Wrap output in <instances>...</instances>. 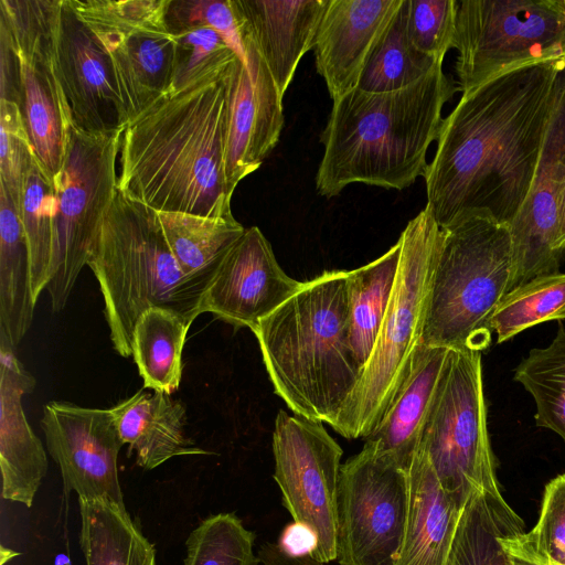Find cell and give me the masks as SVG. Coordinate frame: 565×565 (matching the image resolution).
I'll return each instance as SVG.
<instances>
[{"mask_svg": "<svg viewBox=\"0 0 565 565\" xmlns=\"http://www.w3.org/2000/svg\"><path fill=\"white\" fill-rule=\"evenodd\" d=\"M173 35L175 57L169 92L217 76L237 58L226 41L212 29H193Z\"/></svg>", "mask_w": 565, "mask_h": 565, "instance_id": "obj_38", "label": "cell"}, {"mask_svg": "<svg viewBox=\"0 0 565 565\" xmlns=\"http://www.w3.org/2000/svg\"><path fill=\"white\" fill-rule=\"evenodd\" d=\"M408 476V521L396 565H446L462 509L444 491L423 451Z\"/></svg>", "mask_w": 565, "mask_h": 565, "instance_id": "obj_25", "label": "cell"}, {"mask_svg": "<svg viewBox=\"0 0 565 565\" xmlns=\"http://www.w3.org/2000/svg\"><path fill=\"white\" fill-rule=\"evenodd\" d=\"M409 476L365 444L340 469L337 561L396 565L409 511Z\"/></svg>", "mask_w": 565, "mask_h": 565, "instance_id": "obj_13", "label": "cell"}, {"mask_svg": "<svg viewBox=\"0 0 565 565\" xmlns=\"http://www.w3.org/2000/svg\"><path fill=\"white\" fill-rule=\"evenodd\" d=\"M35 305L20 211L0 184V332L14 348L31 327Z\"/></svg>", "mask_w": 565, "mask_h": 565, "instance_id": "obj_27", "label": "cell"}, {"mask_svg": "<svg viewBox=\"0 0 565 565\" xmlns=\"http://www.w3.org/2000/svg\"><path fill=\"white\" fill-rule=\"evenodd\" d=\"M303 284L282 270L270 243L257 226H252L223 259L202 296L200 315L210 312L236 328L252 330Z\"/></svg>", "mask_w": 565, "mask_h": 565, "instance_id": "obj_19", "label": "cell"}, {"mask_svg": "<svg viewBox=\"0 0 565 565\" xmlns=\"http://www.w3.org/2000/svg\"><path fill=\"white\" fill-rule=\"evenodd\" d=\"M501 542L511 556L536 565H565V473L546 484L533 529L508 534Z\"/></svg>", "mask_w": 565, "mask_h": 565, "instance_id": "obj_36", "label": "cell"}, {"mask_svg": "<svg viewBox=\"0 0 565 565\" xmlns=\"http://www.w3.org/2000/svg\"><path fill=\"white\" fill-rule=\"evenodd\" d=\"M440 231L420 343L482 352L492 340V315L508 292L510 227L470 212Z\"/></svg>", "mask_w": 565, "mask_h": 565, "instance_id": "obj_6", "label": "cell"}, {"mask_svg": "<svg viewBox=\"0 0 565 565\" xmlns=\"http://www.w3.org/2000/svg\"><path fill=\"white\" fill-rule=\"evenodd\" d=\"M78 504L86 565H157L153 544L126 508L104 500L78 499Z\"/></svg>", "mask_w": 565, "mask_h": 565, "instance_id": "obj_29", "label": "cell"}, {"mask_svg": "<svg viewBox=\"0 0 565 565\" xmlns=\"http://www.w3.org/2000/svg\"><path fill=\"white\" fill-rule=\"evenodd\" d=\"M122 129L89 134L70 127L56 195L53 255L46 286L52 310L64 309L92 244L118 192L116 160Z\"/></svg>", "mask_w": 565, "mask_h": 565, "instance_id": "obj_10", "label": "cell"}, {"mask_svg": "<svg viewBox=\"0 0 565 565\" xmlns=\"http://www.w3.org/2000/svg\"><path fill=\"white\" fill-rule=\"evenodd\" d=\"M254 541L235 513L210 515L189 534L183 565H258Z\"/></svg>", "mask_w": 565, "mask_h": 565, "instance_id": "obj_37", "label": "cell"}, {"mask_svg": "<svg viewBox=\"0 0 565 565\" xmlns=\"http://www.w3.org/2000/svg\"><path fill=\"white\" fill-rule=\"evenodd\" d=\"M514 381L534 399L535 424L556 433L565 444V327L545 348L532 349L514 370Z\"/></svg>", "mask_w": 565, "mask_h": 565, "instance_id": "obj_32", "label": "cell"}, {"mask_svg": "<svg viewBox=\"0 0 565 565\" xmlns=\"http://www.w3.org/2000/svg\"><path fill=\"white\" fill-rule=\"evenodd\" d=\"M35 379L15 354V348L0 332V469L1 497L28 508L47 471V458L32 430L22 397L34 391Z\"/></svg>", "mask_w": 565, "mask_h": 565, "instance_id": "obj_21", "label": "cell"}, {"mask_svg": "<svg viewBox=\"0 0 565 565\" xmlns=\"http://www.w3.org/2000/svg\"><path fill=\"white\" fill-rule=\"evenodd\" d=\"M457 0H406L407 32L424 54L443 62L454 47Z\"/></svg>", "mask_w": 565, "mask_h": 565, "instance_id": "obj_39", "label": "cell"}, {"mask_svg": "<svg viewBox=\"0 0 565 565\" xmlns=\"http://www.w3.org/2000/svg\"><path fill=\"white\" fill-rule=\"evenodd\" d=\"M228 68L168 92L125 126L119 192L157 212L232 214L225 175Z\"/></svg>", "mask_w": 565, "mask_h": 565, "instance_id": "obj_2", "label": "cell"}, {"mask_svg": "<svg viewBox=\"0 0 565 565\" xmlns=\"http://www.w3.org/2000/svg\"><path fill=\"white\" fill-rule=\"evenodd\" d=\"M166 22L172 34L201 28L212 29L245 62L243 40L231 0H168Z\"/></svg>", "mask_w": 565, "mask_h": 565, "instance_id": "obj_41", "label": "cell"}, {"mask_svg": "<svg viewBox=\"0 0 565 565\" xmlns=\"http://www.w3.org/2000/svg\"><path fill=\"white\" fill-rule=\"evenodd\" d=\"M443 62L424 54L407 32L406 0L374 49L356 88L370 93L404 88Z\"/></svg>", "mask_w": 565, "mask_h": 565, "instance_id": "obj_33", "label": "cell"}, {"mask_svg": "<svg viewBox=\"0 0 565 565\" xmlns=\"http://www.w3.org/2000/svg\"><path fill=\"white\" fill-rule=\"evenodd\" d=\"M525 530L499 491H477L462 509L446 565H513L502 539Z\"/></svg>", "mask_w": 565, "mask_h": 565, "instance_id": "obj_28", "label": "cell"}, {"mask_svg": "<svg viewBox=\"0 0 565 565\" xmlns=\"http://www.w3.org/2000/svg\"><path fill=\"white\" fill-rule=\"evenodd\" d=\"M565 190V66L557 75L552 115L527 198L509 225L508 292L533 278L559 273L565 255L555 247Z\"/></svg>", "mask_w": 565, "mask_h": 565, "instance_id": "obj_15", "label": "cell"}, {"mask_svg": "<svg viewBox=\"0 0 565 565\" xmlns=\"http://www.w3.org/2000/svg\"><path fill=\"white\" fill-rule=\"evenodd\" d=\"M53 38L56 73L72 125L89 134L124 130L107 54L71 0L58 2Z\"/></svg>", "mask_w": 565, "mask_h": 565, "instance_id": "obj_17", "label": "cell"}, {"mask_svg": "<svg viewBox=\"0 0 565 565\" xmlns=\"http://www.w3.org/2000/svg\"><path fill=\"white\" fill-rule=\"evenodd\" d=\"M329 0H231L242 39L267 66L284 97L302 56L313 49Z\"/></svg>", "mask_w": 565, "mask_h": 565, "instance_id": "obj_22", "label": "cell"}, {"mask_svg": "<svg viewBox=\"0 0 565 565\" xmlns=\"http://www.w3.org/2000/svg\"><path fill=\"white\" fill-rule=\"evenodd\" d=\"M242 40L245 62L237 57L227 72L225 175L232 192L262 166L284 127V97L256 50Z\"/></svg>", "mask_w": 565, "mask_h": 565, "instance_id": "obj_18", "label": "cell"}, {"mask_svg": "<svg viewBox=\"0 0 565 565\" xmlns=\"http://www.w3.org/2000/svg\"><path fill=\"white\" fill-rule=\"evenodd\" d=\"M275 393L331 427L363 369L350 340L348 270L324 271L253 329Z\"/></svg>", "mask_w": 565, "mask_h": 565, "instance_id": "obj_4", "label": "cell"}, {"mask_svg": "<svg viewBox=\"0 0 565 565\" xmlns=\"http://www.w3.org/2000/svg\"><path fill=\"white\" fill-rule=\"evenodd\" d=\"M168 246L184 276L204 294L223 259L246 228L233 214L210 217L157 212Z\"/></svg>", "mask_w": 565, "mask_h": 565, "instance_id": "obj_26", "label": "cell"}, {"mask_svg": "<svg viewBox=\"0 0 565 565\" xmlns=\"http://www.w3.org/2000/svg\"><path fill=\"white\" fill-rule=\"evenodd\" d=\"M454 49L462 94L523 66L565 62V0L458 1Z\"/></svg>", "mask_w": 565, "mask_h": 565, "instance_id": "obj_8", "label": "cell"}, {"mask_svg": "<svg viewBox=\"0 0 565 565\" xmlns=\"http://www.w3.org/2000/svg\"><path fill=\"white\" fill-rule=\"evenodd\" d=\"M168 0H71L109 60L125 126L170 90L175 38Z\"/></svg>", "mask_w": 565, "mask_h": 565, "instance_id": "obj_11", "label": "cell"}, {"mask_svg": "<svg viewBox=\"0 0 565 565\" xmlns=\"http://www.w3.org/2000/svg\"><path fill=\"white\" fill-rule=\"evenodd\" d=\"M564 66H523L461 95L424 174L425 206L439 227L470 212L512 223L535 175Z\"/></svg>", "mask_w": 565, "mask_h": 565, "instance_id": "obj_1", "label": "cell"}, {"mask_svg": "<svg viewBox=\"0 0 565 565\" xmlns=\"http://www.w3.org/2000/svg\"><path fill=\"white\" fill-rule=\"evenodd\" d=\"M565 319V274L539 276L507 292L491 318L497 342L546 321Z\"/></svg>", "mask_w": 565, "mask_h": 565, "instance_id": "obj_35", "label": "cell"}, {"mask_svg": "<svg viewBox=\"0 0 565 565\" xmlns=\"http://www.w3.org/2000/svg\"><path fill=\"white\" fill-rule=\"evenodd\" d=\"M18 555H20V553L14 552V551L1 545L0 546V565H4L8 561L12 559L13 557H15Z\"/></svg>", "mask_w": 565, "mask_h": 565, "instance_id": "obj_45", "label": "cell"}, {"mask_svg": "<svg viewBox=\"0 0 565 565\" xmlns=\"http://www.w3.org/2000/svg\"><path fill=\"white\" fill-rule=\"evenodd\" d=\"M19 211L30 252L32 294L38 301L50 280L56 211L53 182L38 159L25 175Z\"/></svg>", "mask_w": 565, "mask_h": 565, "instance_id": "obj_34", "label": "cell"}, {"mask_svg": "<svg viewBox=\"0 0 565 565\" xmlns=\"http://www.w3.org/2000/svg\"><path fill=\"white\" fill-rule=\"evenodd\" d=\"M274 479L294 522L309 527L311 556L337 559L338 490L342 449L322 423L279 411L273 433Z\"/></svg>", "mask_w": 565, "mask_h": 565, "instance_id": "obj_14", "label": "cell"}, {"mask_svg": "<svg viewBox=\"0 0 565 565\" xmlns=\"http://www.w3.org/2000/svg\"><path fill=\"white\" fill-rule=\"evenodd\" d=\"M277 545L291 555H311L317 546L315 533L303 524H288L278 537Z\"/></svg>", "mask_w": 565, "mask_h": 565, "instance_id": "obj_42", "label": "cell"}, {"mask_svg": "<svg viewBox=\"0 0 565 565\" xmlns=\"http://www.w3.org/2000/svg\"><path fill=\"white\" fill-rule=\"evenodd\" d=\"M404 0H329L315 45L318 74L332 100L358 87Z\"/></svg>", "mask_w": 565, "mask_h": 565, "instance_id": "obj_20", "label": "cell"}, {"mask_svg": "<svg viewBox=\"0 0 565 565\" xmlns=\"http://www.w3.org/2000/svg\"><path fill=\"white\" fill-rule=\"evenodd\" d=\"M402 246L397 242L375 260L348 270L350 340L364 369L373 351L396 284Z\"/></svg>", "mask_w": 565, "mask_h": 565, "instance_id": "obj_31", "label": "cell"}, {"mask_svg": "<svg viewBox=\"0 0 565 565\" xmlns=\"http://www.w3.org/2000/svg\"><path fill=\"white\" fill-rule=\"evenodd\" d=\"M450 349L416 348L407 374L373 431L364 438L376 451L409 472L418 451L422 433Z\"/></svg>", "mask_w": 565, "mask_h": 565, "instance_id": "obj_23", "label": "cell"}, {"mask_svg": "<svg viewBox=\"0 0 565 565\" xmlns=\"http://www.w3.org/2000/svg\"><path fill=\"white\" fill-rule=\"evenodd\" d=\"M110 411L128 454H136L142 469H154L173 457L210 454L185 435L184 404L164 392L139 390Z\"/></svg>", "mask_w": 565, "mask_h": 565, "instance_id": "obj_24", "label": "cell"}, {"mask_svg": "<svg viewBox=\"0 0 565 565\" xmlns=\"http://www.w3.org/2000/svg\"><path fill=\"white\" fill-rule=\"evenodd\" d=\"M63 565H70V564H63Z\"/></svg>", "mask_w": 565, "mask_h": 565, "instance_id": "obj_46", "label": "cell"}, {"mask_svg": "<svg viewBox=\"0 0 565 565\" xmlns=\"http://www.w3.org/2000/svg\"><path fill=\"white\" fill-rule=\"evenodd\" d=\"M258 558L263 565H327L311 555H291L284 552L277 543H265L258 551Z\"/></svg>", "mask_w": 565, "mask_h": 565, "instance_id": "obj_43", "label": "cell"}, {"mask_svg": "<svg viewBox=\"0 0 565 565\" xmlns=\"http://www.w3.org/2000/svg\"><path fill=\"white\" fill-rule=\"evenodd\" d=\"M457 90L443 64H437L404 88L382 93L354 88L334 99L321 134L318 193L333 198L353 183L403 190L424 177L443 107Z\"/></svg>", "mask_w": 565, "mask_h": 565, "instance_id": "obj_3", "label": "cell"}, {"mask_svg": "<svg viewBox=\"0 0 565 565\" xmlns=\"http://www.w3.org/2000/svg\"><path fill=\"white\" fill-rule=\"evenodd\" d=\"M35 159L19 105L0 99V184L19 209L23 182Z\"/></svg>", "mask_w": 565, "mask_h": 565, "instance_id": "obj_40", "label": "cell"}, {"mask_svg": "<svg viewBox=\"0 0 565 565\" xmlns=\"http://www.w3.org/2000/svg\"><path fill=\"white\" fill-rule=\"evenodd\" d=\"M555 247L561 254L565 255V190L561 201Z\"/></svg>", "mask_w": 565, "mask_h": 565, "instance_id": "obj_44", "label": "cell"}, {"mask_svg": "<svg viewBox=\"0 0 565 565\" xmlns=\"http://www.w3.org/2000/svg\"><path fill=\"white\" fill-rule=\"evenodd\" d=\"M190 322L181 313L151 307L137 320L131 355L143 380V388L171 395L182 375V350Z\"/></svg>", "mask_w": 565, "mask_h": 565, "instance_id": "obj_30", "label": "cell"}, {"mask_svg": "<svg viewBox=\"0 0 565 565\" xmlns=\"http://www.w3.org/2000/svg\"><path fill=\"white\" fill-rule=\"evenodd\" d=\"M87 266L99 284L113 347L124 358L131 355L134 328L147 309H172L190 322L200 315L203 291L181 271L157 211L119 191L92 244Z\"/></svg>", "mask_w": 565, "mask_h": 565, "instance_id": "obj_5", "label": "cell"}, {"mask_svg": "<svg viewBox=\"0 0 565 565\" xmlns=\"http://www.w3.org/2000/svg\"><path fill=\"white\" fill-rule=\"evenodd\" d=\"M41 427L66 492L125 508L117 466L124 443L110 408L52 401L44 406Z\"/></svg>", "mask_w": 565, "mask_h": 565, "instance_id": "obj_16", "label": "cell"}, {"mask_svg": "<svg viewBox=\"0 0 565 565\" xmlns=\"http://www.w3.org/2000/svg\"><path fill=\"white\" fill-rule=\"evenodd\" d=\"M418 450L460 509L477 491L500 490L488 434L481 352L450 350Z\"/></svg>", "mask_w": 565, "mask_h": 565, "instance_id": "obj_9", "label": "cell"}, {"mask_svg": "<svg viewBox=\"0 0 565 565\" xmlns=\"http://www.w3.org/2000/svg\"><path fill=\"white\" fill-rule=\"evenodd\" d=\"M60 0H1L0 28L18 60L17 104L49 178L61 171L72 121L57 77L54 25Z\"/></svg>", "mask_w": 565, "mask_h": 565, "instance_id": "obj_12", "label": "cell"}, {"mask_svg": "<svg viewBox=\"0 0 565 565\" xmlns=\"http://www.w3.org/2000/svg\"><path fill=\"white\" fill-rule=\"evenodd\" d=\"M396 284L373 351L332 428L365 438L381 422L420 343L427 296L441 231L425 206L402 231Z\"/></svg>", "mask_w": 565, "mask_h": 565, "instance_id": "obj_7", "label": "cell"}]
</instances>
